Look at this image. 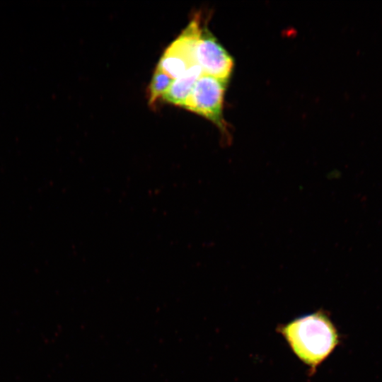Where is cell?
Returning a JSON list of instances; mask_svg holds the SVG:
<instances>
[{"instance_id": "obj_1", "label": "cell", "mask_w": 382, "mask_h": 382, "mask_svg": "<svg viewBox=\"0 0 382 382\" xmlns=\"http://www.w3.org/2000/svg\"><path fill=\"white\" fill-rule=\"evenodd\" d=\"M295 355L312 370L339 344L338 332L326 313L318 311L278 328Z\"/></svg>"}, {"instance_id": "obj_2", "label": "cell", "mask_w": 382, "mask_h": 382, "mask_svg": "<svg viewBox=\"0 0 382 382\" xmlns=\"http://www.w3.org/2000/svg\"><path fill=\"white\" fill-rule=\"evenodd\" d=\"M227 82L202 74L183 108L210 120L225 133L227 127L223 108Z\"/></svg>"}, {"instance_id": "obj_3", "label": "cell", "mask_w": 382, "mask_h": 382, "mask_svg": "<svg viewBox=\"0 0 382 382\" xmlns=\"http://www.w3.org/2000/svg\"><path fill=\"white\" fill-rule=\"evenodd\" d=\"M202 28L197 15L164 51L156 68L175 79L196 65L195 48Z\"/></svg>"}, {"instance_id": "obj_4", "label": "cell", "mask_w": 382, "mask_h": 382, "mask_svg": "<svg viewBox=\"0 0 382 382\" xmlns=\"http://www.w3.org/2000/svg\"><path fill=\"white\" fill-rule=\"evenodd\" d=\"M196 63L202 74L228 81L233 69V59L207 28H202L195 48Z\"/></svg>"}, {"instance_id": "obj_5", "label": "cell", "mask_w": 382, "mask_h": 382, "mask_svg": "<svg viewBox=\"0 0 382 382\" xmlns=\"http://www.w3.org/2000/svg\"><path fill=\"white\" fill-rule=\"evenodd\" d=\"M202 71L199 65L190 67L184 74L173 79L168 91L163 96V100L181 108L190 95L194 85Z\"/></svg>"}, {"instance_id": "obj_6", "label": "cell", "mask_w": 382, "mask_h": 382, "mask_svg": "<svg viewBox=\"0 0 382 382\" xmlns=\"http://www.w3.org/2000/svg\"><path fill=\"white\" fill-rule=\"evenodd\" d=\"M173 81L168 75L156 69L147 90L148 104L151 108H155L157 100L166 93Z\"/></svg>"}]
</instances>
